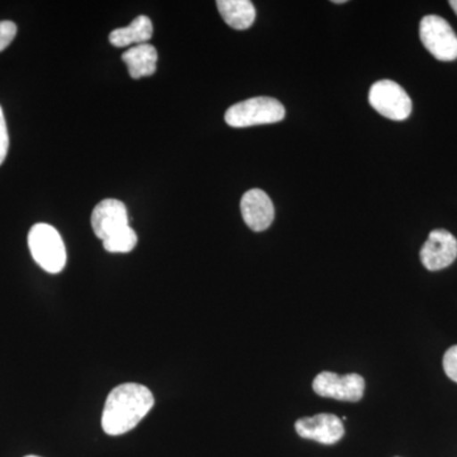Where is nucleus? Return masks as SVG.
<instances>
[{"mask_svg":"<svg viewBox=\"0 0 457 457\" xmlns=\"http://www.w3.org/2000/svg\"><path fill=\"white\" fill-rule=\"evenodd\" d=\"M153 407L154 396L146 386L135 383L120 385L108 394L102 428L110 436L128 433L139 425Z\"/></svg>","mask_w":457,"mask_h":457,"instance_id":"nucleus-1","label":"nucleus"},{"mask_svg":"<svg viewBox=\"0 0 457 457\" xmlns=\"http://www.w3.org/2000/svg\"><path fill=\"white\" fill-rule=\"evenodd\" d=\"M29 246L33 260L49 273H60L66 264V249L62 236L49 224L33 225L29 233Z\"/></svg>","mask_w":457,"mask_h":457,"instance_id":"nucleus-2","label":"nucleus"},{"mask_svg":"<svg viewBox=\"0 0 457 457\" xmlns=\"http://www.w3.org/2000/svg\"><path fill=\"white\" fill-rule=\"evenodd\" d=\"M285 114L284 104L278 99L254 97L228 107L225 113V122L231 128H251L282 121Z\"/></svg>","mask_w":457,"mask_h":457,"instance_id":"nucleus-3","label":"nucleus"},{"mask_svg":"<svg viewBox=\"0 0 457 457\" xmlns=\"http://www.w3.org/2000/svg\"><path fill=\"white\" fill-rule=\"evenodd\" d=\"M420 41L440 62L457 59V35L446 20L440 16H426L420 21Z\"/></svg>","mask_w":457,"mask_h":457,"instance_id":"nucleus-4","label":"nucleus"},{"mask_svg":"<svg viewBox=\"0 0 457 457\" xmlns=\"http://www.w3.org/2000/svg\"><path fill=\"white\" fill-rule=\"evenodd\" d=\"M369 102L381 116L394 121L407 120L411 113V99L408 93L393 80H378L371 87Z\"/></svg>","mask_w":457,"mask_h":457,"instance_id":"nucleus-5","label":"nucleus"},{"mask_svg":"<svg viewBox=\"0 0 457 457\" xmlns=\"http://www.w3.org/2000/svg\"><path fill=\"white\" fill-rule=\"evenodd\" d=\"M365 385V378L359 374L338 375L323 371L312 381V389L323 398L356 403L362 399Z\"/></svg>","mask_w":457,"mask_h":457,"instance_id":"nucleus-6","label":"nucleus"},{"mask_svg":"<svg viewBox=\"0 0 457 457\" xmlns=\"http://www.w3.org/2000/svg\"><path fill=\"white\" fill-rule=\"evenodd\" d=\"M420 261L428 270L446 269L457 258V239L445 228L431 231L420 249Z\"/></svg>","mask_w":457,"mask_h":457,"instance_id":"nucleus-7","label":"nucleus"},{"mask_svg":"<svg viewBox=\"0 0 457 457\" xmlns=\"http://www.w3.org/2000/svg\"><path fill=\"white\" fill-rule=\"evenodd\" d=\"M93 231L102 242L121 231L129 225V213L125 204L114 198H106L95 207L92 212Z\"/></svg>","mask_w":457,"mask_h":457,"instance_id":"nucleus-8","label":"nucleus"},{"mask_svg":"<svg viewBox=\"0 0 457 457\" xmlns=\"http://www.w3.org/2000/svg\"><path fill=\"white\" fill-rule=\"evenodd\" d=\"M295 429L300 437L323 445H335L345 436L341 418L329 413L302 418L295 423Z\"/></svg>","mask_w":457,"mask_h":457,"instance_id":"nucleus-9","label":"nucleus"},{"mask_svg":"<svg viewBox=\"0 0 457 457\" xmlns=\"http://www.w3.org/2000/svg\"><path fill=\"white\" fill-rule=\"evenodd\" d=\"M240 212L249 228L267 230L275 220V206L266 192L260 188L249 189L240 201Z\"/></svg>","mask_w":457,"mask_h":457,"instance_id":"nucleus-10","label":"nucleus"},{"mask_svg":"<svg viewBox=\"0 0 457 457\" xmlns=\"http://www.w3.org/2000/svg\"><path fill=\"white\" fill-rule=\"evenodd\" d=\"M122 62L128 65L129 74L134 79L152 77L156 71L158 51L153 45H137V46L131 47L123 54Z\"/></svg>","mask_w":457,"mask_h":457,"instance_id":"nucleus-11","label":"nucleus"},{"mask_svg":"<svg viewBox=\"0 0 457 457\" xmlns=\"http://www.w3.org/2000/svg\"><path fill=\"white\" fill-rule=\"evenodd\" d=\"M152 20L146 16H139L128 27L117 29L110 33V42L114 47H126L131 45L147 44V41L153 37Z\"/></svg>","mask_w":457,"mask_h":457,"instance_id":"nucleus-12","label":"nucleus"},{"mask_svg":"<svg viewBox=\"0 0 457 457\" xmlns=\"http://www.w3.org/2000/svg\"><path fill=\"white\" fill-rule=\"evenodd\" d=\"M216 5H218L222 20L231 29L243 31L254 23L255 8L253 3L249 0H218Z\"/></svg>","mask_w":457,"mask_h":457,"instance_id":"nucleus-13","label":"nucleus"},{"mask_svg":"<svg viewBox=\"0 0 457 457\" xmlns=\"http://www.w3.org/2000/svg\"><path fill=\"white\" fill-rule=\"evenodd\" d=\"M137 245V236L130 227L104 240V246L110 253H129Z\"/></svg>","mask_w":457,"mask_h":457,"instance_id":"nucleus-14","label":"nucleus"},{"mask_svg":"<svg viewBox=\"0 0 457 457\" xmlns=\"http://www.w3.org/2000/svg\"><path fill=\"white\" fill-rule=\"evenodd\" d=\"M16 35V23L11 22V21H0V53L7 49Z\"/></svg>","mask_w":457,"mask_h":457,"instance_id":"nucleus-15","label":"nucleus"},{"mask_svg":"<svg viewBox=\"0 0 457 457\" xmlns=\"http://www.w3.org/2000/svg\"><path fill=\"white\" fill-rule=\"evenodd\" d=\"M444 370L451 380L457 383V345H453L445 353Z\"/></svg>","mask_w":457,"mask_h":457,"instance_id":"nucleus-16","label":"nucleus"},{"mask_svg":"<svg viewBox=\"0 0 457 457\" xmlns=\"http://www.w3.org/2000/svg\"><path fill=\"white\" fill-rule=\"evenodd\" d=\"M9 149V137L7 122H5L4 113H3L2 107H0V165L7 158Z\"/></svg>","mask_w":457,"mask_h":457,"instance_id":"nucleus-17","label":"nucleus"},{"mask_svg":"<svg viewBox=\"0 0 457 457\" xmlns=\"http://www.w3.org/2000/svg\"><path fill=\"white\" fill-rule=\"evenodd\" d=\"M451 8L453 9V12L457 14V0H451L450 2Z\"/></svg>","mask_w":457,"mask_h":457,"instance_id":"nucleus-18","label":"nucleus"},{"mask_svg":"<svg viewBox=\"0 0 457 457\" xmlns=\"http://www.w3.org/2000/svg\"><path fill=\"white\" fill-rule=\"evenodd\" d=\"M333 3L335 4H345V3H347V0H333Z\"/></svg>","mask_w":457,"mask_h":457,"instance_id":"nucleus-19","label":"nucleus"},{"mask_svg":"<svg viewBox=\"0 0 457 457\" xmlns=\"http://www.w3.org/2000/svg\"><path fill=\"white\" fill-rule=\"evenodd\" d=\"M25 457H40V456L29 455V456H25Z\"/></svg>","mask_w":457,"mask_h":457,"instance_id":"nucleus-20","label":"nucleus"}]
</instances>
